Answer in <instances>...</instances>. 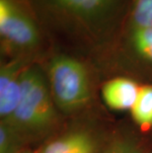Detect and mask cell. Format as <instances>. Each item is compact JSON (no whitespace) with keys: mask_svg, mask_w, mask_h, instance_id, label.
<instances>
[{"mask_svg":"<svg viewBox=\"0 0 152 153\" xmlns=\"http://www.w3.org/2000/svg\"><path fill=\"white\" fill-rule=\"evenodd\" d=\"M57 109L63 115L83 111L93 99L92 66L83 56L51 48L40 60Z\"/></svg>","mask_w":152,"mask_h":153,"instance_id":"obj_3","label":"cell"},{"mask_svg":"<svg viewBox=\"0 0 152 153\" xmlns=\"http://www.w3.org/2000/svg\"><path fill=\"white\" fill-rule=\"evenodd\" d=\"M60 112L54 103L47 75L40 61L26 66L19 103L9 122L28 143L48 139L60 125Z\"/></svg>","mask_w":152,"mask_h":153,"instance_id":"obj_2","label":"cell"},{"mask_svg":"<svg viewBox=\"0 0 152 153\" xmlns=\"http://www.w3.org/2000/svg\"><path fill=\"white\" fill-rule=\"evenodd\" d=\"M100 153H145L142 140L134 133L119 132L110 137Z\"/></svg>","mask_w":152,"mask_h":153,"instance_id":"obj_10","label":"cell"},{"mask_svg":"<svg viewBox=\"0 0 152 153\" xmlns=\"http://www.w3.org/2000/svg\"><path fill=\"white\" fill-rule=\"evenodd\" d=\"M125 24L152 28V0H131Z\"/></svg>","mask_w":152,"mask_h":153,"instance_id":"obj_12","label":"cell"},{"mask_svg":"<svg viewBox=\"0 0 152 153\" xmlns=\"http://www.w3.org/2000/svg\"><path fill=\"white\" fill-rule=\"evenodd\" d=\"M46 35H53L99 61L127 19L131 0H25Z\"/></svg>","mask_w":152,"mask_h":153,"instance_id":"obj_1","label":"cell"},{"mask_svg":"<svg viewBox=\"0 0 152 153\" xmlns=\"http://www.w3.org/2000/svg\"><path fill=\"white\" fill-rule=\"evenodd\" d=\"M109 139L98 128L78 125L54 133L36 153H100Z\"/></svg>","mask_w":152,"mask_h":153,"instance_id":"obj_6","label":"cell"},{"mask_svg":"<svg viewBox=\"0 0 152 153\" xmlns=\"http://www.w3.org/2000/svg\"><path fill=\"white\" fill-rule=\"evenodd\" d=\"M28 144L24 136L9 122L0 120V153H20Z\"/></svg>","mask_w":152,"mask_h":153,"instance_id":"obj_11","label":"cell"},{"mask_svg":"<svg viewBox=\"0 0 152 153\" xmlns=\"http://www.w3.org/2000/svg\"><path fill=\"white\" fill-rule=\"evenodd\" d=\"M34 61L1 59L0 65V120H8L20 100L26 66Z\"/></svg>","mask_w":152,"mask_h":153,"instance_id":"obj_7","label":"cell"},{"mask_svg":"<svg viewBox=\"0 0 152 153\" xmlns=\"http://www.w3.org/2000/svg\"><path fill=\"white\" fill-rule=\"evenodd\" d=\"M131 119L141 128H152V84L140 86L139 94L130 110Z\"/></svg>","mask_w":152,"mask_h":153,"instance_id":"obj_9","label":"cell"},{"mask_svg":"<svg viewBox=\"0 0 152 153\" xmlns=\"http://www.w3.org/2000/svg\"><path fill=\"white\" fill-rule=\"evenodd\" d=\"M138 82L129 76H116L102 86V98L107 107L114 111H130L139 94Z\"/></svg>","mask_w":152,"mask_h":153,"instance_id":"obj_8","label":"cell"},{"mask_svg":"<svg viewBox=\"0 0 152 153\" xmlns=\"http://www.w3.org/2000/svg\"><path fill=\"white\" fill-rule=\"evenodd\" d=\"M98 62L152 77V28L125 23L111 47Z\"/></svg>","mask_w":152,"mask_h":153,"instance_id":"obj_5","label":"cell"},{"mask_svg":"<svg viewBox=\"0 0 152 153\" xmlns=\"http://www.w3.org/2000/svg\"><path fill=\"white\" fill-rule=\"evenodd\" d=\"M47 37L25 0H0L1 59L40 61L50 51Z\"/></svg>","mask_w":152,"mask_h":153,"instance_id":"obj_4","label":"cell"},{"mask_svg":"<svg viewBox=\"0 0 152 153\" xmlns=\"http://www.w3.org/2000/svg\"><path fill=\"white\" fill-rule=\"evenodd\" d=\"M20 153H36V152H34V151H32V150H30V149H25V150H23L22 152H20Z\"/></svg>","mask_w":152,"mask_h":153,"instance_id":"obj_13","label":"cell"}]
</instances>
